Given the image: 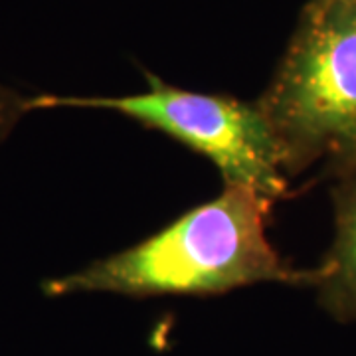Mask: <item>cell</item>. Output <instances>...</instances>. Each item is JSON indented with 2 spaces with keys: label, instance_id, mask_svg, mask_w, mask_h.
Listing matches in <instances>:
<instances>
[{
  "label": "cell",
  "instance_id": "obj_1",
  "mask_svg": "<svg viewBox=\"0 0 356 356\" xmlns=\"http://www.w3.org/2000/svg\"><path fill=\"white\" fill-rule=\"evenodd\" d=\"M273 200L243 186H224L133 248L42 283L48 297L115 293L125 297L218 295L255 283L311 285L315 269L287 266L267 238Z\"/></svg>",
  "mask_w": 356,
  "mask_h": 356
},
{
  "label": "cell",
  "instance_id": "obj_2",
  "mask_svg": "<svg viewBox=\"0 0 356 356\" xmlns=\"http://www.w3.org/2000/svg\"><path fill=\"white\" fill-rule=\"evenodd\" d=\"M280 143L287 178L321 165L356 170V4L315 0L257 99Z\"/></svg>",
  "mask_w": 356,
  "mask_h": 356
},
{
  "label": "cell",
  "instance_id": "obj_3",
  "mask_svg": "<svg viewBox=\"0 0 356 356\" xmlns=\"http://www.w3.org/2000/svg\"><path fill=\"white\" fill-rule=\"evenodd\" d=\"M56 107L107 109L161 131L210 159L224 186H243L273 202L289 188L280 143L257 102L188 91L149 76V91L127 97H34V111Z\"/></svg>",
  "mask_w": 356,
  "mask_h": 356
},
{
  "label": "cell",
  "instance_id": "obj_4",
  "mask_svg": "<svg viewBox=\"0 0 356 356\" xmlns=\"http://www.w3.org/2000/svg\"><path fill=\"white\" fill-rule=\"evenodd\" d=\"M334 240L318 266V305L339 323L356 321V170L332 191Z\"/></svg>",
  "mask_w": 356,
  "mask_h": 356
},
{
  "label": "cell",
  "instance_id": "obj_5",
  "mask_svg": "<svg viewBox=\"0 0 356 356\" xmlns=\"http://www.w3.org/2000/svg\"><path fill=\"white\" fill-rule=\"evenodd\" d=\"M30 111H34V97H24L0 83V145L10 137L20 119Z\"/></svg>",
  "mask_w": 356,
  "mask_h": 356
},
{
  "label": "cell",
  "instance_id": "obj_6",
  "mask_svg": "<svg viewBox=\"0 0 356 356\" xmlns=\"http://www.w3.org/2000/svg\"><path fill=\"white\" fill-rule=\"evenodd\" d=\"M339 2H355L356 4V0H339Z\"/></svg>",
  "mask_w": 356,
  "mask_h": 356
}]
</instances>
